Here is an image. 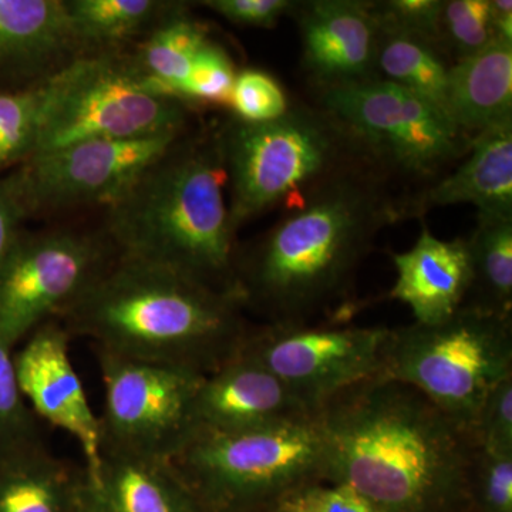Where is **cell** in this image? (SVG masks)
Here are the masks:
<instances>
[{"mask_svg": "<svg viewBox=\"0 0 512 512\" xmlns=\"http://www.w3.org/2000/svg\"><path fill=\"white\" fill-rule=\"evenodd\" d=\"M473 439L478 448L512 456V376L485 397L474 421Z\"/></svg>", "mask_w": 512, "mask_h": 512, "instance_id": "d6a6232c", "label": "cell"}, {"mask_svg": "<svg viewBox=\"0 0 512 512\" xmlns=\"http://www.w3.org/2000/svg\"><path fill=\"white\" fill-rule=\"evenodd\" d=\"M104 386L101 448L168 460L198 431L195 400L205 376L94 349Z\"/></svg>", "mask_w": 512, "mask_h": 512, "instance_id": "30bf717a", "label": "cell"}, {"mask_svg": "<svg viewBox=\"0 0 512 512\" xmlns=\"http://www.w3.org/2000/svg\"><path fill=\"white\" fill-rule=\"evenodd\" d=\"M64 8L76 43L110 45L153 30L178 6L158 0H69Z\"/></svg>", "mask_w": 512, "mask_h": 512, "instance_id": "484cf974", "label": "cell"}, {"mask_svg": "<svg viewBox=\"0 0 512 512\" xmlns=\"http://www.w3.org/2000/svg\"><path fill=\"white\" fill-rule=\"evenodd\" d=\"M473 285L467 302L498 315H512V217L478 215L466 239Z\"/></svg>", "mask_w": 512, "mask_h": 512, "instance_id": "cb8c5ba5", "label": "cell"}, {"mask_svg": "<svg viewBox=\"0 0 512 512\" xmlns=\"http://www.w3.org/2000/svg\"><path fill=\"white\" fill-rule=\"evenodd\" d=\"M13 356V346L0 336V448L39 436L35 414L20 393Z\"/></svg>", "mask_w": 512, "mask_h": 512, "instance_id": "1f68e13d", "label": "cell"}, {"mask_svg": "<svg viewBox=\"0 0 512 512\" xmlns=\"http://www.w3.org/2000/svg\"><path fill=\"white\" fill-rule=\"evenodd\" d=\"M377 18L440 47L443 0H387L373 2ZM443 52V50H441Z\"/></svg>", "mask_w": 512, "mask_h": 512, "instance_id": "836d02e7", "label": "cell"}, {"mask_svg": "<svg viewBox=\"0 0 512 512\" xmlns=\"http://www.w3.org/2000/svg\"><path fill=\"white\" fill-rule=\"evenodd\" d=\"M387 171L366 157L312 188L245 255L237 289L268 325H306L348 295L360 261L387 224L403 217Z\"/></svg>", "mask_w": 512, "mask_h": 512, "instance_id": "7a4b0ae2", "label": "cell"}, {"mask_svg": "<svg viewBox=\"0 0 512 512\" xmlns=\"http://www.w3.org/2000/svg\"><path fill=\"white\" fill-rule=\"evenodd\" d=\"M447 114L466 134L512 121V43L495 39L451 64Z\"/></svg>", "mask_w": 512, "mask_h": 512, "instance_id": "ffe728a7", "label": "cell"}, {"mask_svg": "<svg viewBox=\"0 0 512 512\" xmlns=\"http://www.w3.org/2000/svg\"><path fill=\"white\" fill-rule=\"evenodd\" d=\"M116 255L80 232L20 235L0 269V336L15 348L43 323L59 319Z\"/></svg>", "mask_w": 512, "mask_h": 512, "instance_id": "7c38bea8", "label": "cell"}, {"mask_svg": "<svg viewBox=\"0 0 512 512\" xmlns=\"http://www.w3.org/2000/svg\"><path fill=\"white\" fill-rule=\"evenodd\" d=\"M23 215L25 212L9 184H0V269L20 238L19 222Z\"/></svg>", "mask_w": 512, "mask_h": 512, "instance_id": "8d00e7d4", "label": "cell"}, {"mask_svg": "<svg viewBox=\"0 0 512 512\" xmlns=\"http://www.w3.org/2000/svg\"><path fill=\"white\" fill-rule=\"evenodd\" d=\"M70 340L59 320L33 330L15 353L20 393L33 414L66 431L79 443L84 470L97 473L101 456L100 419L94 414L86 390L70 357Z\"/></svg>", "mask_w": 512, "mask_h": 512, "instance_id": "5bb4252c", "label": "cell"}, {"mask_svg": "<svg viewBox=\"0 0 512 512\" xmlns=\"http://www.w3.org/2000/svg\"><path fill=\"white\" fill-rule=\"evenodd\" d=\"M244 311L234 293L117 254L57 320L93 349L208 376L241 352Z\"/></svg>", "mask_w": 512, "mask_h": 512, "instance_id": "3957f363", "label": "cell"}, {"mask_svg": "<svg viewBox=\"0 0 512 512\" xmlns=\"http://www.w3.org/2000/svg\"><path fill=\"white\" fill-rule=\"evenodd\" d=\"M212 10L239 26L271 29L286 15H292L298 2L292 0H205Z\"/></svg>", "mask_w": 512, "mask_h": 512, "instance_id": "d590c367", "label": "cell"}, {"mask_svg": "<svg viewBox=\"0 0 512 512\" xmlns=\"http://www.w3.org/2000/svg\"><path fill=\"white\" fill-rule=\"evenodd\" d=\"M468 157L453 174L404 205L403 217L447 205H476L478 215L512 217V121L471 137Z\"/></svg>", "mask_w": 512, "mask_h": 512, "instance_id": "ac0fdd59", "label": "cell"}, {"mask_svg": "<svg viewBox=\"0 0 512 512\" xmlns=\"http://www.w3.org/2000/svg\"><path fill=\"white\" fill-rule=\"evenodd\" d=\"M326 483L379 512H468L476 443L409 384L377 375L323 404Z\"/></svg>", "mask_w": 512, "mask_h": 512, "instance_id": "6da1fadb", "label": "cell"}, {"mask_svg": "<svg viewBox=\"0 0 512 512\" xmlns=\"http://www.w3.org/2000/svg\"><path fill=\"white\" fill-rule=\"evenodd\" d=\"M320 100L387 173L431 177L470 148L471 137L436 104L379 77L320 90Z\"/></svg>", "mask_w": 512, "mask_h": 512, "instance_id": "9c48e42d", "label": "cell"}, {"mask_svg": "<svg viewBox=\"0 0 512 512\" xmlns=\"http://www.w3.org/2000/svg\"><path fill=\"white\" fill-rule=\"evenodd\" d=\"M210 42L204 26L178 6L151 30L133 62L153 89L171 97V92L187 79L195 59Z\"/></svg>", "mask_w": 512, "mask_h": 512, "instance_id": "d4e9b609", "label": "cell"}, {"mask_svg": "<svg viewBox=\"0 0 512 512\" xmlns=\"http://www.w3.org/2000/svg\"><path fill=\"white\" fill-rule=\"evenodd\" d=\"M470 510L512 512V456L476 448L467 477Z\"/></svg>", "mask_w": 512, "mask_h": 512, "instance_id": "f546056e", "label": "cell"}, {"mask_svg": "<svg viewBox=\"0 0 512 512\" xmlns=\"http://www.w3.org/2000/svg\"><path fill=\"white\" fill-rule=\"evenodd\" d=\"M181 134L87 140L35 154L8 181L23 212L106 205L121 197Z\"/></svg>", "mask_w": 512, "mask_h": 512, "instance_id": "4fadbf2b", "label": "cell"}, {"mask_svg": "<svg viewBox=\"0 0 512 512\" xmlns=\"http://www.w3.org/2000/svg\"><path fill=\"white\" fill-rule=\"evenodd\" d=\"M380 376L409 384L473 436L485 397L512 376V315L466 302L441 322L390 329Z\"/></svg>", "mask_w": 512, "mask_h": 512, "instance_id": "52a82bcc", "label": "cell"}, {"mask_svg": "<svg viewBox=\"0 0 512 512\" xmlns=\"http://www.w3.org/2000/svg\"><path fill=\"white\" fill-rule=\"evenodd\" d=\"M225 183L220 141H178L107 207L111 245L117 254L239 296Z\"/></svg>", "mask_w": 512, "mask_h": 512, "instance_id": "277c9868", "label": "cell"}, {"mask_svg": "<svg viewBox=\"0 0 512 512\" xmlns=\"http://www.w3.org/2000/svg\"><path fill=\"white\" fill-rule=\"evenodd\" d=\"M248 512H278L272 508V510H258V511H248Z\"/></svg>", "mask_w": 512, "mask_h": 512, "instance_id": "ab89813d", "label": "cell"}, {"mask_svg": "<svg viewBox=\"0 0 512 512\" xmlns=\"http://www.w3.org/2000/svg\"><path fill=\"white\" fill-rule=\"evenodd\" d=\"M490 0H447L441 13L440 47L457 62L494 42Z\"/></svg>", "mask_w": 512, "mask_h": 512, "instance_id": "83f0119b", "label": "cell"}, {"mask_svg": "<svg viewBox=\"0 0 512 512\" xmlns=\"http://www.w3.org/2000/svg\"><path fill=\"white\" fill-rule=\"evenodd\" d=\"M76 45L64 2L0 0V62H40Z\"/></svg>", "mask_w": 512, "mask_h": 512, "instance_id": "7402d4cb", "label": "cell"}, {"mask_svg": "<svg viewBox=\"0 0 512 512\" xmlns=\"http://www.w3.org/2000/svg\"><path fill=\"white\" fill-rule=\"evenodd\" d=\"M397 281L390 296L412 309L417 323H437L467 302L473 285L464 238L443 241L424 225L412 249L393 255Z\"/></svg>", "mask_w": 512, "mask_h": 512, "instance_id": "e0dca14e", "label": "cell"}, {"mask_svg": "<svg viewBox=\"0 0 512 512\" xmlns=\"http://www.w3.org/2000/svg\"><path fill=\"white\" fill-rule=\"evenodd\" d=\"M229 109L244 123H268L285 116L289 106L284 87L272 74L259 69L237 73Z\"/></svg>", "mask_w": 512, "mask_h": 512, "instance_id": "4dcf8cb0", "label": "cell"}, {"mask_svg": "<svg viewBox=\"0 0 512 512\" xmlns=\"http://www.w3.org/2000/svg\"><path fill=\"white\" fill-rule=\"evenodd\" d=\"M69 512H109L101 504L96 491L93 490L89 478H87L86 470H84V478L74 497L72 507Z\"/></svg>", "mask_w": 512, "mask_h": 512, "instance_id": "f35d334b", "label": "cell"}, {"mask_svg": "<svg viewBox=\"0 0 512 512\" xmlns=\"http://www.w3.org/2000/svg\"><path fill=\"white\" fill-rule=\"evenodd\" d=\"M490 9L495 39L512 43L511 0H490Z\"/></svg>", "mask_w": 512, "mask_h": 512, "instance_id": "74e56055", "label": "cell"}, {"mask_svg": "<svg viewBox=\"0 0 512 512\" xmlns=\"http://www.w3.org/2000/svg\"><path fill=\"white\" fill-rule=\"evenodd\" d=\"M42 103V84L25 92L0 93V170L32 156Z\"/></svg>", "mask_w": 512, "mask_h": 512, "instance_id": "4316f807", "label": "cell"}, {"mask_svg": "<svg viewBox=\"0 0 512 512\" xmlns=\"http://www.w3.org/2000/svg\"><path fill=\"white\" fill-rule=\"evenodd\" d=\"M42 90L32 156L80 141L181 134L187 119L184 103L158 93L133 60L117 56L73 60Z\"/></svg>", "mask_w": 512, "mask_h": 512, "instance_id": "ba28073f", "label": "cell"}, {"mask_svg": "<svg viewBox=\"0 0 512 512\" xmlns=\"http://www.w3.org/2000/svg\"><path fill=\"white\" fill-rule=\"evenodd\" d=\"M313 416L278 377L241 352L202 379L195 400L198 430H248Z\"/></svg>", "mask_w": 512, "mask_h": 512, "instance_id": "2e32d148", "label": "cell"}, {"mask_svg": "<svg viewBox=\"0 0 512 512\" xmlns=\"http://www.w3.org/2000/svg\"><path fill=\"white\" fill-rule=\"evenodd\" d=\"M170 463L205 512L272 510L289 494L326 483V441L318 414L248 430H198Z\"/></svg>", "mask_w": 512, "mask_h": 512, "instance_id": "5b68a950", "label": "cell"}, {"mask_svg": "<svg viewBox=\"0 0 512 512\" xmlns=\"http://www.w3.org/2000/svg\"><path fill=\"white\" fill-rule=\"evenodd\" d=\"M278 512H379L366 498L345 485L316 483L289 494L276 504Z\"/></svg>", "mask_w": 512, "mask_h": 512, "instance_id": "e575fe53", "label": "cell"}, {"mask_svg": "<svg viewBox=\"0 0 512 512\" xmlns=\"http://www.w3.org/2000/svg\"><path fill=\"white\" fill-rule=\"evenodd\" d=\"M83 478L40 436L0 448V512H69Z\"/></svg>", "mask_w": 512, "mask_h": 512, "instance_id": "44dd1931", "label": "cell"}, {"mask_svg": "<svg viewBox=\"0 0 512 512\" xmlns=\"http://www.w3.org/2000/svg\"><path fill=\"white\" fill-rule=\"evenodd\" d=\"M218 141L235 231L278 205L295 207L330 175L369 157L328 111L306 106L268 123L235 119Z\"/></svg>", "mask_w": 512, "mask_h": 512, "instance_id": "8992f818", "label": "cell"}, {"mask_svg": "<svg viewBox=\"0 0 512 512\" xmlns=\"http://www.w3.org/2000/svg\"><path fill=\"white\" fill-rule=\"evenodd\" d=\"M450 67L439 47L379 19L376 53L379 79L410 90L447 114Z\"/></svg>", "mask_w": 512, "mask_h": 512, "instance_id": "603a6c76", "label": "cell"}, {"mask_svg": "<svg viewBox=\"0 0 512 512\" xmlns=\"http://www.w3.org/2000/svg\"><path fill=\"white\" fill-rule=\"evenodd\" d=\"M468 512H476V511L470 510V511H468Z\"/></svg>", "mask_w": 512, "mask_h": 512, "instance_id": "60d3db41", "label": "cell"}, {"mask_svg": "<svg viewBox=\"0 0 512 512\" xmlns=\"http://www.w3.org/2000/svg\"><path fill=\"white\" fill-rule=\"evenodd\" d=\"M87 478L109 512H205L168 460L103 447Z\"/></svg>", "mask_w": 512, "mask_h": 512, "instance_id": "d6986e66", "label": "cell"}, {"mask_svg": "<svg viewBox=\"0 0 512 512\" xmlns=\"http://www.w3.org/2000/svg\"><path fill=\"white\" fill-rule=\"evenodd\" d=\"M303 64L320 90L377 79L379 19L373 2H298Z\"/></svg>", "mask_w": 512, "mask_h": 512, "instance_id": "9a60e30c", "label": "cell"}, {"mask_svg": "<svg viewBox=\"0 0 512 512\" xmlns=\"http://www.w3.org/2000/svg\"><path fill=\"white\" fill-rule=\"evenodd\" d=\"M235 77L237 70L231 57L222 47L210 42L195 59L187 79L171 92V97L184 104L192 101L229 107Z\"/></svg>", "mask_w": 512, "mask_h": 512, "instance_id": "f1b7e54d", "label": "cell"}, {"mask_svg": "<svg viewBox=\"0 0 512 512\" xmlns=\"http://www.w3.org/2000/svg\"><path fill=\"white\" fill-rule=\"evenodd\" d=\"M389 330L265 323L251 329L241 353L261 363L318 414L336 394L380 375Z\"/></svg>", "mask_w": 512, "mask_h": 512, "instance_id": "8fae6325", "label": "cell"}]
</instances>
